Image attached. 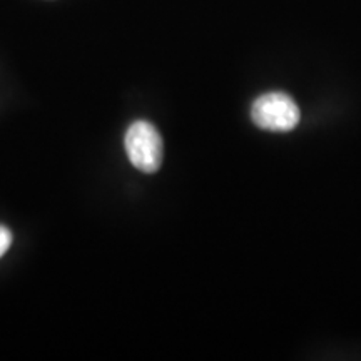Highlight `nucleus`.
I'll list each match as a JSON object with an SVG mask.
<instances>
[{
	"label": "nucleus",
	"instance_id": "nucleus-3",
	"mask_svg": "<svg viewBox=\"0 0 361 361\" xmlns=\"http://www.w3.org/2000/svg\"><path fill=\"white\" fill-rule=\"evenodd\" d=\"M11 245H12V233L8 231L6 226H0V258L6 255Z\"/></svg>",
	"mask_w": 361,
	"mask_h": 361
},
{
	"label": "nucleus",
	"instance_id": "nucleus-1",
	"mask_svg": "<svg viewBox=\"0 0 361 361\" xmlns=\"http://www.w3.org/2000/svg\"><path fill=\"white\" fill-rule=\"evenodd\" d=\"M251 119L259 129L288 133L300 123L301 112L295 99L288 94L268 92L252 102Z\"/></svg>",
	"mask_w": 361,
	"mask_h": 361
},
{
	"label": "nucleus",
	"instance_id": "nucleus-2",
	"mask_svg": "<svg viewBox=\"0 0 361 361\" xmlns=\"http://www.w3.org/2000/svg\"><path fill=\"white\" fill-rule=\"evenodd\" d=\"M124 147L130 164L142 173L152 174L162 164V137L147 121H135L129 126L124 137Z\"/></svg>",
	"mask_w": 361,
	"mask_h": 361
}]
</instances>
